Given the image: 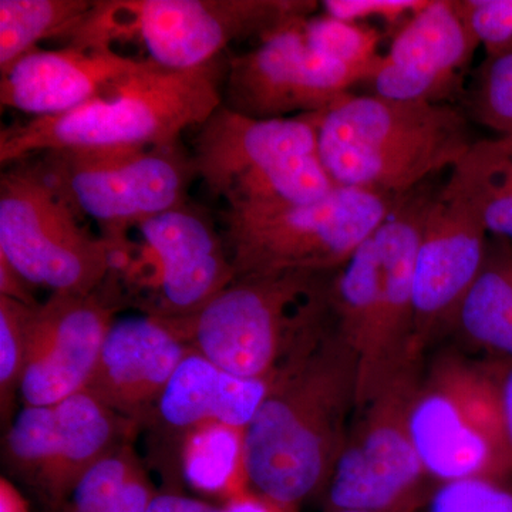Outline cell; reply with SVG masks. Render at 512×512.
I'll return each mask as SVG.
<instances>
[{
    "label": "cell",
    "instance_id": "4",
    "mask_svg": "<svg viewBox=\"0 0 512 512\" xmlns=\"http://www.w3.org/2000/svg\"><path fill=\"white\" fill-rule=\"evenodd\" d=\"M335 272L235 278L194 318L184 320L192 346L232 375L278 379L333 322Z\"/></svg>",
    "mask_w": 512,
    "mask_h": 512
},
{
    "label": "cell",
    "instance_id": "34",
    "mask_svg": "<svg viewBox=\"0 0 512 512\" xmlns=\"http://www.w3.org/2000/svg\"><path fill=\"white\" fill-rule=\"evenodd\" d=\"M224 512H299V508L278 503L254 490L222 505Z\"/></svg>",
    "mask_w": 512,
    "mask_h": 512
},
{
    "label": "cell",
    "instance_id": "28",
    "mask_svg": "<svg viewBox=\"0 0 512 512\" xmlns=\"http://www.w3.org/2000/svg\"><path fill=\"white\" fill-rule=\"evenodd\" d=\"M26 303L0 295V410L2 421L12 423L25 373L28 330L33 309Z\"/></svg>",
    "mask_w": 512,
    "mask_h": 512
},
{
    "label": "cell",
    "instance_id": "24",
    "mask_svg": "<svg viewBox=\"0 0 512 512\" xmlns=\"http://www.w3.org/2000/svg\"><path fill=\"white\" fill-rule=\"evenodd\" d=\"M157 493L128 441L90 468L60 507L45 512H148Z\"/></svg>",
    "mask_w": 512,
    "mask_h": 512
},
{
    "label": "cell",
    "instance_id": "22",
    "mask_svg": "<svg viewBox=\"0 0 512 512\" xmlns=\"http://www.w3.org/2000/svg\"><path fill=\"white\" fill-rule=\"evenodd\" d=\"M450 332L494 360H512V241L488 237L480 271Z\"/></svg>",
    "mask_w": 512,
    "mask_h": 512
},
{
    "label": "cell",
    "instance_id": "32",
    "mask_svg": "<svg viewBox=\"0 0 512 512\" xmlns=\"http://www.w3.org/2000/svg\"><path fill=\"white\" fill-rule=\"evenodd\" d=\"M429 3L430 0H325L320 5L332 18L348 22L379 18L389 25L403 26Z\"/></svg>",
    "mask_w": 512,
    "mask_h": 512
},
{
    "label": "cell",
    "instance_id": "13",
    "mask_svg": "<svg viewBox=\"0 0 512 512\" xmlns=\"http://www.w3.org/2000/svg\"><path fill=\"white\" fill-rule=\"evenodd\" d=\"M131 229L143 244L133 247L127 235L117 276L150 291V315L194 318L237 278L222 232L188 202Z\"/></svg>",
    "mask_w": 512,
    "mask_h": 512
},
{
    "label": "cell",
    "instance_id": "10",
    "mask_svg": "<svg viewBox=\"0 0 512 512\" xmlns=\"http://www.w3.org/2000/svg\"><path fill=\"white\" fill-rule=\"evenodd\" d=\"M424 360L410 363L357 407L330 477L325 511L417 512L436 485L410 434V409Z\"/></svg>",
    "mask_w": 512,
    "mask_h": 512
},
{
    "label": "cell",
    "instance_id": "2",
    "mask_svg": "<svg viewBox=\"0 0 512 512\" xmlns=\"http://www.w3.org/2000/svg\"><path fill=\"white\" fill-rule=\"evenodd\" d=\"M228 60L187 70L146 66L83 106L29 120L0 137V163L70 148L175 146L222 104Z\"/></svg>",
    "mask_w": 512,
    "mask_h": 512
},
{
    "label": "cell",
    "instance_id": "35",
    "mask_svg": "<svg viewBox=\"0 0 512 512\" xmlns=\"http://www.w3.org/2000/svg\"><path fill=\"white\" fill-rule=\"evenodd\" d=\"M29 285L5 259L0 258V295L8 296L29 306H37L39 302L30 293Z\"/></svg>",
    "mask_w": 512,
    "mask_h": 512
},
{
    "label": "cell",
    "instance_id": "19",
    "mask_svg": "<svg viewBox=\"0 0 512 512\" xmlns=\"http://www.w3.org/2000/svg\"><path fill=\"white\" fill-rule=\"evenodd\" d=\"M478 46L457 0H430L397 30L389 52L366 83L372 94L386 99L448 103Z\"/></svg>",
    "mask_w": 512,
    "mask_h": 512
},
{
    "label": "cell",
    "instance_id": "3",
    "mask_svg": "<svg viewBox=\"0 0 512 512\" xmlns=\"http://www.w3.org/2000/svg\"><path fill=\"white\" fill-rule=\"evenodd\" d=\"M473 141L450 103L346 94L319 124V154L336 184L402 197L453 168Z\"/></svg>",
    "mask_w": 512,
    "mask_h": 512
},
{
    "label": "cell",
    "instance_id": "14",
    "mask_svg": "<svg viewBox=\"0 0 512 512\" xmlns=\"http://www.w3.org/2000/svg\"><path fill=\"white\" fill-rule=\"evenodd\" d=\"M306 19L276 30L254 49L228 60L224 106L258 120L318 113L373 76L377 67L348 66L313 49L303 33Z\"/></svg>",
    "mask_w": 512,
    "mask_h": 512
},
{
    "label": "cell",
    "instance_id": "11",
    "mask_svg": "<svg viewBox=\"0 0 512 512\" xmlns=\"http://www.w3.org/2000/svg\"><path fill=\"white\" fill-rule=\"evenodd\" d=\"M53 183L104 238L119 237L148 218L187 204L195 175L180 144L50 151L40 160Z\"/></svg>",
    "mask_w": 512,
    "mask_h": 512
},
{
    "label": "cell",
    "instance_id": "21",
    "mask_svg": "<svg viewBox=\"0 0 512 512\" xmlns=\"http://www.w3.org/2000/svg\"><path fill=\"white\" fill-rule=\"evenodd\" d=\"M330 302L336 329L356 355L357 409L375 394L379 370V261L373 237L333 274Z\"/></svg>",
    "mask_w": 512,
    "mask_h": 512
},
{
    "label": "cell",
    "instance_id": "9",
    "mask_svg": "<svg viewBox=\"0 0 512 512\" xmlns=\"http://www.w3.org/2000/svg\"><path fill=\"white\" fill-rule=\"evenodd\" d=\"M40 160L8 165L0 178V258L30 285L89 295L109 278L111 249L93 234Z\"/></svg>",
    "mask_w": 512,
    "mask_h": 512
},
{
    "label": "cell",
    "instance_id": "27",
    "mask_svg": "<svg viewBox=\"0 0 512 512\" xmlns=\"http://www.w3.org/2000/svg\"><path fill=\"white\" fill-rule=\"evenodd\" d=\"M302 28L309 45L336 62L353 67L379 66L382 35L375 28L328 15H313Z\"/></svg>",
    "mask_w": 512,
    "mask_h": 512
},
{
    "label": "cell",
    "instance_id": "25",
    "mask_svg": "<svg viewBox=\"0 0 512 512\" xmlns=\"http://www.w3.org/2000/svg\"><path fill=\"white\" fill-rule=\"evenodd\" d=\"M183 478L195 490L220 495L224 504L252 490L245 464V430L202 424L185 440Z\"/></svg>",
    "mask_w": 512,
    "mask_h": 512
},
{
    "label": "cell",
    "instance_id": "26",
    "mask_svg": "<svg viewBox=\"0 0 512 512\" xmlns=\"http://www.w3.org/2000/svg\"><path fill=\"white\" fill-rule=\"evenodd\" d=\"M93 5L94 0H0V74L42 40L69 42Z\"/></svg>",
    "mask_w": 512,
    "mask_h": 512
},
{
    "label": "cell",
    "instance_id": "7",
    "mask_svg": "<svg viewBox=\"0 0 512 512\" xmlns=\"http://www.w3.org/2000/svg\"><path fill=\"white\" fill-rule=\"evenodd\" d=\"M399 198L339 185L308 204L227 205L222 237L237 278L338 271L376 234Z\"/></svg>",
    "mask_w": 512,
    "mask_h": 512
},
{
    "label": "cell",
    "instance_id": "17",
    "mask_svg": "<svg viewBox=\"0 0 512 512\" xmlns=\"http://www.w3.org/2000/svg\"><path fill=\"white\" fill-rule=\"evenodd\" d=\"M275 380L232 375L192 348L144 427L150 431L151 454L168 483L183 477L184 444L192 431L212 421L247 430Z\"/></svg>",
    "mask_w": 512,
    "mask_h": 512
},
{
    "label": "cell",
    "instance_id": "38",
    "mask_svg": "<svg viewBox=\"0 0 512 512\" xmlns=\"http://www.w3.org/2000/svg\"><path fill=\"white\" fill-rule=\"evenodd\" d=\"M323 512H370V511H360V510H335V511H323Z\"/></svg>",
    "mask_w": 512,
    "mask_h": 512
},
{
    "label": "cell",
    "instance_id": "6",
    "mask_svg": "<svg viewBox=\"0 0 512 512\" xmlns=\"http://www.w3.org/2000/svg\"><path fill=\"white\" fill-rule=\"evenodd\" d=\"M315 0H94L66 46L113 47L138 40L147 59L187 70L222 56L238 40H261L311 18Z\"/></svg>",
    "mask_w": 512,
    "mask_h": 512
},
{
    "label": "cell",
    "instance_id": "18",
    "mask_svg": "<svg viewBox=\"0 0 512 512\" xmlns=\"http://www.w3.org/2000/svg\"><path fill=\"white\" fill-rule=\"evenodd\" d=\"M192 348L184 320L150 313L116 319L86 390L143 430Z\"/></svg>",
    "mask_w": 512,
    "mask_h": 512
},
{
    "label": "cell",
    "instance_id": "5",
    "mask_svg": "<svg viewBox=\"0 0 512 512\" xmlns=\"http://www.w3.org/2000/svg\"><path fill=\"white\" fill-rule=\"evenodd\" d=\"M320 117L258 120L221 104L194 138L195 175L227 205L322 200L339 185L320 158Z\"/></svg>",
    "mask_w": 512,
    "mask_h": 512
},
{
    "label": "cell",
    "instance_id": "15",
    "mask_svg": "<svg viewBox=\"0 0 512 512\" xmlns=\"http://www.w3.org/2000/svg\"><path fill=\"white\" fill-rule=\"evenodd\" d=\"M121 293L113 279L89 295L52 293L33 309L20 399L53 406L82 392L92 377Z\"/></svg>",
    "mask_w": 512,
    "mask_h": 512
},
{
    "label": "cell",
    "instance_id": "33",
    "mask_svg": "<svg viewBox=\"0 0 512 512\" xmlns=\"http://www.w3.org/2000/svg\"><path fill=\"white\" fill-rule=\"evenodd\" d=\"M148 512H222V505L188 497L181 491L164 490L158 491Z\"/></svg>",
    "mask_w": 512,
    "mask_h": 512
},
{
    "label": "cell",
    "instance_id": "8",
    "mask_svg": "<svg viewBox=\"0 0 512 512\" xmlns=\"http://www.w3.org/2000/svg\"><path fill=\"white\" fill-rule=\"evenodd\" d=\"M410 434L434 485L512 477L493 360L446 352L424 366L410 409Z\"/></svg>",
    "mask_w": 512,
    "mask_h": 512
},
{
    "label": "cell",
    "instance_id": "23",
    "mask_svg": "<svg viewBox=\"0 0 512 512\" xmlns=\"http://www.w3.org/2000/svg\"><path fill=\"white\" fill-rule=\"evenodd\" d=\"M448 183L483 218L488 234L512 241V137L473 141Z\"/></svg>",
    "mask_w": 512,
    "mask_h": 512
},
{
    "label": "cell",
    "instance_id": "37",
    "mask_svg": "<svg viewBox=\"0 0 512 512\" xmlns=\"http://www.w3.org/2000/svg\"><path fill=\"white\" fill-rule=\"evenodd\" d=\"M0 512H30L28 501L5 476L0 478Z\"/></svg>",
    "mask_w": 512,
    "mask_h": 512
},
{
    "label": "cell",
    "instance_id": "20",
    "mask_svg": "<svg viewBox=\"0 0 512 512\" xmlns=\"http://www.w3.org/2000/svg\"><path fill=\"white\" fill-rule=\"evenodd\" d=\"M147 60L113 47H37L0 74V103L33 119L59 116L103 96Z\"/></svg>",
    "mask_w": 512,
    "mask_h": 512
},
{
    "label": "cell",
    "instance_id": "30",
    "mask_svg": "<svg viewBox=\"0 0 512 512\" xmlns=\"http://www.w3.org/2000/svg\"><path fill=\"white\" fill-rule=\"evenodd\" d=\"M417 512H512V487L494 478L437 484Z\"/></svg>",
    "mask_w": 512,
    "mask_h": 512
},
{
    "label": "cell",
    "instance_id": "1",
    "mask_svg": "<svg viewBox=\"0 0 512 512\" xmlns=\"http://www.w3.org/2000/svg\"><path fill=\"white\" fill-rule=\"evenodd\" d=\"M356 399V355L333 320L278 376L245 430L252 490L296 508L325 494Z\"/></svg>",
    "mask_w": 512,
    "mask_h": 512
},
{
    "label": "cell",
    "instance_id": "16",
    "mask_svg": "<svg viewBox=\"0 0 512 512\" xmlns=\"http://www.w3.org/2000/svg\"><path fill=\"white\" fill-rule=\"evenodd\" d=\"M487 241L481 215L446 181L434 192L424 218L414 268L413 345L419 355L450 333L483 264Z\"/></svg>",
    "mask_w": 512,
    "mask_h": 512
},
{
    "label": "cell",
    "instance_id": "31",
    "mask_svg": "<svg viewBox=\"0 0 512 512\" xmlns=\"http://www.w3.org/2000/svg\"><path fill=\"white\" fill-rule=\"evenodd\" d=\"M457 6L488 57L512 52V0H457Z\"/></svg>",
    "mask_w": 512,
    "mask_h": 512
},
{
    "label": "cell",
    "instance_id": "29",
    "mask_svg": "<svg viewBox=\"0 0 512 512\" xmlns=\"http://www.w3.org/2000/svg\"><path fill=\"white\" fill-rule=\"evenodd\" d=\"M468 113L498 137H512V52L487 57L468 90Z\"/></svg>",
    "mask_w": 512,
    "mask_h": 512
},
{
    "label": "cell",
    "instance_id": "36",
    "mask_svg": "<svg viewBox=\"0 0 512 512\" xmlns=\"http://www.w3.org/2000/svg\"><path fill=\"white\" fill-rule=\"evenodd\" d=\"M491 360H493L498 387H500L505 431H507L508 446L512 454V360Z\"/></svg>",
    "mask_w": 512,
    "mask_h": 512
},
{
    "label": "cell",
    "instance_id": "12",
    "mask_svg": "<svg viewBox=\"0 0 512 512\" xmlns=\"http://www.w3.org/2000/svg\"><path fill=\"white\" fill-rule=\"evenodd\" d=\"M138 431L136 423L83 389L53 406H25L16 413L3 439V463L52 511L90 468Z\"/></svg>",
    "mask_w": 512,
    "mask_h": 512
}]
</instances>
